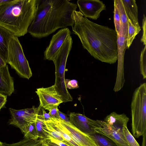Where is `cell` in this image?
I'll return each mask as SVG.
<instances>
[{"label":"cell","mask_w":146,"mask_h":146,"mask_svg":"<svg viewBox=\"0 0 146 146\" xmlns=\"http://www.w3.org/2000/svg\"><path fill=\"white\" fill-rule=\"evenodd\" d=\"M72 17V31L83 47L96 59L110 64L115 63L118 55L115 30L89 20L79 11H74Z\"/></svg>","instance_id":"obj_1"},{"label":"cell","mask_w":146,"mask_h":146,"mask_svg":"<svg viewBox=\"0 0 146 146\" xmlns=\"http://www.w3.org/2000/svg\"><path fill=\"white\" fill-rule=\"evenodd\" d=\"M77 5L68 0H40L36 12L28 29L33 37H46L60 28L74 24L73 12Z\"/></svg>","instance_id":"obj_2"},{"label":"cell","mask_w":146,"mask_h":146,"mask_svg":"<svg viewBox=\"0 0 146 146\" xmlns=\"http://www.w3.org/2000/svg\"><path fill=\"white\" fill-rule=\"evenodd\" d=\"M40 0H11L0 6V26L15 36H24L35 15Z\"/></svg>","instance_id":"obj_3"},{"label":"cell","mask_w":146,"mask_h":146,"mask_svg":"<svg viewBox=\"0 0 146 146\" xmlns=\"http://www.w3.org/2000/svg\"><path fill=\"white\" fill-rule=\"evenodd\" d=\"M131 131L139 138L146 133V83L141 84L134 92L131 104Z\"/></svg>","instance_id":"obj_4"},{"label":"cell","mask_w":146,"mask_h":146,"mask_svg":"<svg viewBox=\"0 0 146 146\" xmlns=\"http://www.w3.org/2000/svg\"><path fill=\"white\" fill-rule=\"evenodd\" d=\"M72 43L73 40L70 35L68 36L52 60L55 67L54 85L64 102L73 100L66 86L65 78L66 61L72 48Z\"/></svg>","instance_id":"obj_5"},{"label":"cell","mask_w":146,"mask_h":146,"mask_svg":"<svg viewBox=\"0 0 146 146\" xmlns=\"http://www.w3.org/2000/svg\"><path fill=\"white\" fill-rule=\"evenodd\" d=\"M7 64L21 77L29 79L32 73L17 37L11 38L8 47Z\"/></svg>","instance_id":"obj_6"},{"label":"cell","mask_w":146,"mask_h":146,"mask_svg":"<svg viewBox=\"0 0 146 146\" xmlns=\"http://www.w3.org/2000/svg\"><path fill=\"white\" fill-rule=\"evenodd\" d=\"M69 116L70 123L80 131L89 135L97 133L96 130L102 126V120H93L79 113L71 112Z\"/></svg>","instance_id":"obj_7"},{"label":"cell","mask_w":146,"mask_h":146,"mask_svg":"<svg viewBox=\"0 0 146 146\" xmlns=\"http://www.w3.org/2000/svg\"><path fill=\"white\" fill-rule=\"evenodd\" d=\"M11 118L9 124L14 125L21 129L30 123L35 122L37 118V108H32L20 110L9 108Z\"/></svg>","instance_id":"obj_8"},{"label":"cell","mask_w":146,"mask_h":146,"mask_svg":"<svg viewBox=\"0 0 146 146\" xmlns=\"http://www.w3.org/2000/svg\"><path fill=\"white\" fill-rule=\"evenodd\" d=\"M35 92L39 98L40 106L45 110H48L63 102L54 85L47 88H37Z\"/></svg>","instance_id":"obj_9"},{"label":"cell","mask_w":146,"mask_h":146,"mask_svg":"<svg viewBox=\"0 0 146 146\" xmlns=\"http://www.w3.org/2000/svg\"><path fill=\"white\" fill-rule=\"evenodd\" d=\"M71 32L68 28L60 30L53 35L44 52V60L52 61Z\"/></svg>","instance_id":"obj_10"},{"label":"cell","mask_w":146,"mask_h":146,"mask_svg":"<svg viewBox=\"0 0 146 146\" xmlns=\"http://www.w3.org/2000/svg\"><path fill=\"white\" fill-rule=\"evenodd\" d=\"M127 36L123 34L117 35L118 66L116 80L113 90L117 92L123 87L125 79L124 75V57L127 47Z\"/></svg>","instance_id":"obj_11"},{"label":"cell","mask_w":146,"mask_h":146,"mask_svg":"<svg viewBox=\"0 0 146 146\" xmlns=\"http://www.w3.org/2000/svg\"><path fill=\"white\" fill-rule=\"evenodd\" d=\"M77 5L84 17L94 20L98 19L101 13L106 9L105 5L99 0H78Z\"/></svg>","instance_id":"obj_12"},{"label":"cell","mask_w":146,"mask_h":146,"mask_svg":"<svg viewBox=\"0 0 146 146\" xmlns=\"http://www.w3.org/2000/svg\"><path fill=\"white\" fill-rule=\"evenodd\" d=\"M66 132L80 146H97L90 135L86 134L69 122L56 119Z\"/></svg>","instance_id":"obj_13"},{"label":"cell","mask_w":146,"mask_h":146,"mask_svg":"<svg viewBox=\"0 0 146 146\" xmlns=\"http://www.w3.org/2000/svg\"><path fill=\"white\" fill-rule=\"evenodd\" d=\"M96 132L108 137L115 143L117 146H129L123 133L119 132L104 120L102 121L101 127L96 130Z\"/></svg>","instance_id":"obj_14"},{"label":"cell","mask_w":146,"mask_h":146,"mask_svg":"<svg viewBox=\"0 0 146 146\" xmlns=\"http://www.w3.org/2000/svg\"><path fill=\"white\" fill-rule=\"evenodd\" d=\"M14 83L8 65L0 68V93L10 96L14 91Z\"/></svg>","instance_id":"obj_15"},{"label":"cell","mask_w":146,"mask_h":146,"mask_svg":"<svg viewBox=\"0 0 146 146\" xmlns=\"http://www.w3.org/2000/svg\"><path fill=\"white\" fill-rule=\"evenodd\" d=\"M129 119L124 113L118 114L113 112L107 115L104 121L121 133H123V128L127 126Z\"/></svg>","instance_id":"obj_16"},{"label":"cell","mask_w":146,"mask_h":146,"mask_svg":"<svg viewBox=\"0 0 146 146\" xmlns=\"http://www.w3.org/2000/svg\"><path fill=\"white\" fill-rule=\"evenodd\" d=\"M125 13L128 19L137 26H140L138 22V9L135 0H121Z\"/></svg>","instance_id":"obj_17"},{"label":"cell","mask_w":146,"mask_h":146,"mask_svg":"<svg viewBox=\"0 0 146 146\" xmlns=\"http://www.w3.org/2000/svg\"><path fill=\"white\" fill-rule=\"evenodd\" d=\"M56 130L64 140L65 143L69 146H80L66 132L63 126L56 119L51 118L44 121Z\"/></svg>","instance_id":"obj_18"},{"label":"cell","mask_w":146,"mask_h":146,"mask_svg":"<svg viewBox=\"0 0 146 146\" xmlns=\"http://www.w3.org/2000/svg\"><path fill=\"white\" fill-rule=\"evenodd\" d=\"M13 36L10 31L0 26V55L7 63L8 45L11 38Z\"/></svg>","instance_id":"obj_19"},{"label":"cell","mask_w":146,"mask_h":146,"mask_svg":"<svg viewBox=\"0 0 146 146\" xmlns=\"http://www.w3.org/2000/svg\"><path fill=\"white\" fill-rule=\"evenodd\" d=\"M127 26L126 45L127 48H129L136 36L139 33L141 29L140 26L138 27L135 25L128 18Z\"/></svg>","instance_id":"obj_20"},{"label":"cell","mask_w":146,"mask_h":146,"mask_svg":"<svg viewBox=\"0 0 146 146\" xmlns=\"http://www.w3.org/2000/svg\"><path fill=\"white\" fill-rule=\"evenodd\" d=\"M114 1L116 5L121 19L123 34L125 36H127L128 29V18L126 15L121 0H115Z\"/></svg>","instance_id":"obj_21"},{"label":"cell","mask_w":146,"mask_h":146,"mask_svg":"<svg viewBox=\"0 0 146 146\" xmlns=\"http://www.w3.org/2000/svg\"><path fill=\"white\" fill-rule=\"evenodd\" d=\"M20 129L24 135V138L33 140H37L38 138L35 122L23 127Z\"/></svg>","instance_id":"obj_22"},{"label":"cell","mask_w":146,"mask_h":146,"mask_svg":"<svg viewBox=\"0 0 146 146\" xmlns=\"http://www.w3.org/2000/svg\"><path fill=\"white\" fill-rule=\"evenodd\" d=\"M90 136L97 146H117L110 139L100 133H97Z\"/></svg>","instance_id":"obj_23"},{"label":"cell","mask_w":146,"mask_h":146,"mask_svg":"<svg viewBox=\"0 0 146 146\" xmlns=\"http://www.w3.org/2000/svg\"><path fill=\"white\" fill-rule=\"evenodd\" d=\"M44 139L33 140L24 138L20 141L11 144L3 143L2 146H42Z\"/></svg>","instance_id":"obj_24"},{"label":"cell","mask_w":146,"mask_h":146,"mask_svg":"<svg viewBox=\"0 0 146 146\" xmlns=\"http://www.w3.org/2000/svg\"><path fill=\"white\" fill-rule=\"evenodd\" d=\"M114 22L117 35L120 36L123 33L122 23L119 12L116 3L114 1Z\"/></svg>","instance_id":"obj_25"},{"label":"cell","mask_w":146,"mask_h":146,"mask_svg":"<svg viewBox=\"0 0 146 146\" xmlns=\"http://www.w3.org/2000/svg\"><path fill=\"white\" fill-rule=\"evenodd\" d=\"M35 125L38 138L45 140L47 138L48 133L43 129L44 121L37 116Z\"/></svg>","instance_id":"obj_26"},{"label":"cell","mask_w":146,"mask_h":146,"mask_svg":"<svg viewBox=\"0 0 146 146\" xmlns=\"http://www.w3.org/2000/svg\"><path fill=\"white\" fill-rule=\"evenodd\" d=\"M123 132L126 142L129 146H140L134 137L129 132L127 128V126L123 127Z\"/></svg>","instance_id":"obj_27"},{"label":"cell","mask_w":146,"mask_h":146,"mask_svg":"<svg viewBox=\"0 0 146 146\" xmlns=\"http://www.w3.org/2000/svg\"><path fill=\"white\" fill-rule=\"evenodd\" d=\"M140 71L142 75L143 79L146 78V46L142 50L140 59Z\"/></svg>","instance_id":"obj_28"},{"label":"cell","mask_w":146,"mask_h":146,"mask_svg":"<svg viewBox=\"0 0 146 146\" xmlns=\"http://www.w3.org/2000/svg\"><path fill=\"white\" fill-rule=\"evenodd\" d=\"M37 117L42 119L44 121L49 120L52 118L48 113L46 112L44 109L40 106L37 108Z\"/></svg>","instance_id":"obj_29"},{"label":"cell","mask_w":146,"mask_h":146,"mask_svg":"<svg viewBox=\"0 0 146 146\" xmlns=\"http://www.w3.org/2000/svg\"><path fill=\"white\" fill-rule=\"evenodd\" d=\"M142 29L143 33L141 41L145 45L146 44V17L144 14L143 15L142 20Z\"/></svg>","instance_id":"obj_30"},{"label":"cell","mask_w":146,"mask_h":146,"mask_svg":"<svg viewBox=\"0 0 146 146\" xmlns=\"http://www.w3.org/2000/svg\"><path fill=\"white\" fill-rule=\"evenodd\" d=\"M66 86L67 88L73 89L77 88L79 87L77 81L75 80H69L65 79Z\"/></svg>","instance_id":"obj_31"},{"label":"cell","mask_w":146,"mask_h":146,"mask_svg":"<svg viewBox=\"0 0 146 146\" xmlns=\"http://www.w3.org/2000/svg\"><path fill=\"white\" fill-rule=\"evenodd\" d=\"M45 140L49 141L58 146H69L62 141L55 139L48 133L47 138Z\"/></svg>","instance_id":"obj_32"},{"label":"cell","mask_w":146,"mask_h":146,"mask_svg":"<svg viewBox=\"0 0 146 146\" xmlns=\"http://www.w3.org/2000/svg\"><path fill=\"white\" fill-rule=\"evenodd\" d=\"M48 111H49L48 113L52 118L60 119L58 114L59 110L58 106L54 107L49 109Z\"/></svg>","instance_id":"obj_33"},{"label":"cell","mask_w":146,"mask_h":146,"mask_svg":"<svg viewBox=\"0 0 146 146\" xmlns=\"http://www.w3.org/2000/svg\"><path fill=\"white\" fill-rule=\"evenodd\" d=\"M7 98V96L0 93V110L5 104Z\"/></svg>","instance_id":"obj_34"},{"label":"cell","mask_w":146,"mask_h":146,"mask_svg":"<svg viewBox=\"0 0 146 146\" xmlns=\"http://www.w3.org/2000/svg\"><path fill=\"white\" fill-rule=\"evenodd\" d=\"M58 114L60 118V119L66 122H70L69 121V119L65 114L61 112L59 110L58 111Z\"/></svg>","instance_id":"obj_35"},{"label":"cell","mask_w":146,"mask_h":146,"mask_svg":"<svg viewBox=\"0 0 146 146\" xmlns=\"http://www.w3.org/2000/svg\"><path fill=\"white\" fill-rule=\"evenodd\" d=\"M7 64L5 60L0 55V68L6 65Z\"/></svg>","instance_id":"obj_36"},{"label":"cell","mask_w":146,"mask_h":146,"mask_svg":"<svg viewBox=\"0 0 146 146\" xmlns=\"http://www.w3.org/2000/svg\"><path fill=\"white\" fill-rule=\"evenodd\" d=\"M146 133L143 135V138L142 146H146Z\"/></svg>","instance_id":"obj_37"},{"label":"cell","mask_w":146,"mask_h":146,"mask_svg":"<svg viewBox=\"0 0 146 146\" xmlns=\"http://www.w3.org/2000/svg\"><path fill=\"white\" fill-rule=\"evenodd\" d=\"M44 140L46 142V144L48 145V146H58L56 145V144L50 142L49 141H46L45 140Z\"/></svg>","instance_id":"obj_38"},{"label":"cell","mask_w":146,"mask_h":146,"mask_svg":"<svg viewBox=\"0 0 146 146\" xmlns=\"http://www.w3.org/2000/svg\"><path fill=\"white\" fill-rule=\"evenodd\" d=\"M11 0H0V6L9 1Z\"/></svg>","instance_id":"obj_39"},{"label":"cell","mask_w":146,"mask_h":146,"mask_svg":"<svg viewBox=\"0 0 146 146\" xmlns=\"http://www.w3.org/2000/svg\"><path fill=\"white\" fill-rule=\"evenodd\" d=\"M42 146H48V145L46 144L44 140L42 143Z\"/></svg>","instance_id":"obj_40"},{"label":"cell","mask_w":146,"mask_h":146,"mask_svg":"<svg viewBox=\"0 0 146 146\" xmlns=\"http://www.w3.org/2000/svg\"><path fill=\"white\" fill-rule=\"evenodd\" d=\"M3 143L1 142L0 141V146H2L3 145Z\"/></svg>","instance_id":"obj_41"}]
</instances>
